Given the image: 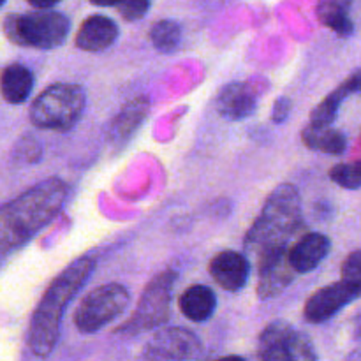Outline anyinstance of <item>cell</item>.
Masks as SVG:
<instances>
[{"instance_id":"obj_15","label":"cell","mask_w":361,"mask_h":361,"mask_svg":"<svg viewBox=\"0 0 361 361\" xmlns=\"http://www.w3.org/2000/svg\"><path fill=\"white\" fill-rule=\"evenodd\" d=\"M331 242L323 233H307L289 249V261L298 274L312 271L330 254Z\"/></svg>"},{"instance_id":"obj_10","label":"cell","mask_w":361,"mask_h":361,"mask_svg":"<svg viewBox=\"0 0 361 361\" xmlns=\"http://www.w3.org/2000/svg\"><path fill=\"white\" fill-rule=\"evenodd\" d=\"M257 298L271 300L291 286L298 271L293 268L289 261V249H286L257 259Z\"/></svg>"},{"instance_id":"obj_24","label":"cell","mask_w":361,"mask_h":361,"mask_svg":"<svg viewBox=\"0 0 361 361\" xmlns=\"http://www.w3.org/2000/svg\"><path fill=\"white\" fill-rule=\"evenodd\" d=\"M342 281L348 282L361 296V250H356L342 264Z\"/></svg>"},{"instance_id":"obj_29","label":"cell","mask_w":361,"mask_h":361,"mask_svg":"<svg viewBox=\"0 0 361 361\" xmlns=\"http://www.w3.org/2000/svg\"><path fill=\"white\" fill-rule=\"evenodd\" d=\"M94 6H101V7H108V6H118L122 0H90Z\"/></svg>"},{"instance_id":"obj_27","label":"cell","mask_w":361,"mask_h":361,"mask_svg":"<svg viewBox=\"0 0 361 361\" xmlns=\"http://www.w3.org/2000/svg\"><path fill=\"white\" fill-rule=\"evenodd\" d=\"M289 113H291V99L288 97H279L275 101L274 109H271V120L275 123H282L288 120Z\"/></svg>"},{"instance_id":"obj_2","label":"cell","mask_w":361,"mask_h":361,"mask_svg":"<svg viewBox=\"0 0 361 361\" xmlns=\"http://www.w3.org/2000/svg\"><path fill=\"white\" fill-rule=\"evenodd\" d=\"M95 263L90 257H80L56 275L55 281L46 289L44 296L39 302L37 309L32 314L28 326L27 345L32 355L37 358H46L56 348L60 338L63 314L67 305L73 302L81 288L88 282Z\"/></svg>"},{"instance_id":"obj_6","label":"cell","mask_w":361,"mask_h":361,"mask_svg":"<svg viewBox=\"0 0 361 361\" xmlns=\"http://www.w3.org/2000/svg\"><path fill=\"white\" fill-rule=\"evenodd\" d=\"M129 303L130 293L126 286L116 282L99 286L80 302L74 312V324L81 334H97L122 316Z\"/></svg>"},{"instance_id":"obj_21","label":"cell","mask_w":361,"mask_h":361,"mask_svg":"<svg viewBox=\"0 0 361 361\" xmlns=\"http://www.w3.org/2000/svg\"><path fill=\"white\" fill-rule=\"evenodd\" d=\"M302 141L310 150L324 152L330 155H341L348 148V140L344 134L330 126H307L302 130Z\"/></svg>"},{"instance_id":"obj_5","label":"cell","mask_w":361,"mask_h":361,"mask_svg":"<svg viewBox=\"0 0 361 361\" xmlns=\"http://www.w3.org/2000/svg\"><path fill=\"white\" fill-rule=\"evenodd\" d=\"M87 104V95L80 85L55 83L41 92L30 106V122L37 129H73L81 118Z\"/></svg>"},{"instance_id":"obj_20","label":"cell","mask_w":361,"mask_h":361,"mask_svg":"<svg viewBox=\"0 0 361 361\" xmlns=\"http://www.w3.org/2000/svg\"><path fill=\"white\" fill-rule=\"evenodd\" d=\"M351 6L353 0H319L316 7L317 20L341 37H348L355 30L353 20L349 18Z\"/></svg>"},{"instance_id":"obj_11","label":"cell","mask_w":361,"mask_h":361,"mask_svg":"<svg viewBox=\"0 0 361 361\" xmlns=\"http://www.w3.org/2000/svg\"><path fill=\"white\" fill-rule=\"evenodd\" d=\"M356 298H360V295L348 282H334V284L326 286V288H321L319 291H316L307 300L303 316L312 324L324 323V321L331 319L338 310L344 309L348 303H351Z\"/></svg>"},{"instance_id":"obj_26","label":"cell","mask_w":361,"mask_h":361,"mask_svg":"<svg viewBox=\"0 0 361 361\" xmlns=\"http://www.w3.org/2000/svg\"><path fill=\"white\" fill-rule=\"evenodd\" d=\"M18 161H27V162H35L41 157V145L37 140L30 136H25L23 140L18 143L16 150H14Z\"/></svg>"},{"instance_id":"obj_8","label":"cell","mask_w":361,"mask_h":361,"mask_svg":"<svg viewBox=\"0 0 361 361\" xmlns=\"http://www.w3.org/2000/svg\"><path fill=\"white\" fill-rule=\"evenodd\" d=\"M257 358L263 361H314L317 355L312 341L305 334L279 319L261 331Z\"/></svg>"},{"instance_id":"obj_7","label":"cell","mask_w":361,"mask_h":361,"mask_svg":"<svg viewBox=\"0 0 361 361\" xmlns=\"http://www.w3.org/2000/svg\"><path fill=\"white\" fill-rule=\"evenodd\" d=\"M175 282L176 271L166 270L159 274L147 286L140 300V305L134 310L129 323L123 324L120 331L140 334V331L162 326L169 319V314H171V296Z\"/></svg>"},{"instance_id":"obj_9","label":"cell","mask_w":361,"mask_h":361,"mask_svg":"<svg viewBox=\"0 0 361 361\" xmlns=\"http://www.w3.org/2000/svg\"><path fill=\"white\" fill-rule=\"evenodd\" d=\"M203 353L200 337L185 328H164L145 344L143 360H194Z\"/></svg>"},{"instance_id":"obj_22","label":"cell","mask_w":361,"mask_h":361,"mask_svg":"<svg viewBox=\"0 0 361 361\" xmlns=\"http://www.w3.org/2000/svg\"><path fill=\"white\" fill-rule=\"evenodd\" d=\"M150 41L161 53H175L182 44V27L175 20H161L150 28Z\"/></svg>"},{"instance_id":"obj_16","label":"cell","mask_w":361,"mask_h":361,"mask_svg":"<svg viewBox=\"0 0 361 361\" xmlns=\"http://www.w3.org/2000/svg\"><path fill=\"white\" fill-rule=\"evenodd\" d=\"M148 109H150V102L147 97H137L123 106L122 111L109 123V143L116 145V147H122L123 143H127L133 137V134L140 129L143 120L147 118Z\"/></svg>"},{"instance_id":"obj_28","label":"cell","mask_w":361,"mask_h":361,"mask_svg":"<svg viewBox=\"0 0 361 361\" xmlns=\"http://www.w3.org/2000/svg\"><path fill=\"white\" fill-rule=\"evenodd\" d=\"M27 2L35 9H49V7H55L60 0H27Z\"/></svg>"},{"instance_id":"obj_14","label":"cell","mask_w":361,"mask_h":361,"mask_svg":"<svg viewBox=\"0 0 361 361\" xmlns=\"http://www.w3.org/2000/svg\"><path fill=\"white\" fill-rule=\"evenodd\" d=\"M118 25L108 16L94 14L87 18L76 34V46L83 51L99 53L115 44L118 39Z\"/></svg>"},{"instance_id":"obj_3","label":"cell","mask_w":361,"mask_h":361,"mask_svg":"<svg viewBox=\"0 0 361 361\" xmlns=\"http://www.w3.org/2000/svg\"><path fill=\"white\" fill-rule=\"evenodd\" d=\"M303 226L302 197L291 183H282L268 196L263 210L257 215L245 236L247 252L256 261L271 252L289 249V242Z\"/></svg>"},{"instance_id":"obj_19","label":"cell","mask_w":361,"mask_h":361,"mask_svg":"<svg viewBox=\"0 0 361 361\" xmlns=\"http://www.w3.org/2000/svg\"><path fill=\"white\" fill-rule=\"evenodd\" d=\"M34 88V74L21 63H11L0 76V92L9 104H23Z\"/></svg>"},{"instance_id":"obj_12","label":"cell","mask_w":361,"mask_h":361,"mask_svg":"<svg viewBox=\"0 0 361 361\" xmlns=\"http://www.w3.org/2000/svg\"><path fill=\"white\" fill-rule=\"evenodd\" d=\"M210 274L222 289L236 293L249 281L250 263L242 252L222 250L210 261Z\"/></svg>"},{"instance_id":"obj_30","label":"cell","mask_w":361,"mask_h":361,"mask_svg":"<svg viewBox=\"0 0 361 361\" xmlns=\"http://www.w3.org/2000/svg\"><path fill=\"white\" fill-rule=\"evenodd\" d=\"M4 4H6V0H0V7H2Z\"/></svg>"},{"instance_id":"obj_25","label":"cell","mask_w":361,"mask_h":361,"mask_svg":"<svg viewBox=\"0 0 361 361\" xmlns=\"http://www.w3.org/2000/svg\"><path fill=\"white\" fill-rule=\"evenodd\" d=\"M150 9V0H122L118 4L120 16L126 21H137Z\"/></svg>"},{"instance_id":"obj_4","label":"cell","mask_w":361,"mask_h":361,"mask_svg":"<svg viewBox=\"0 0 361 361\" xmlns=\"http://www.w3.org/2000/svg\"><path fill=\"white\" fill-rule=\"evenodd\" d=\"M69 30V18L59 11L37 9L25 14H9L4 20V34L21 48H59L66 42Z\"/></svg>"},{"instance_id":"obj_13","label":"cell","mask_w":361,"mask_h":361,"mask_svg":"<svg viewBox=\"0 0 361 361\" xmlns=\"http://www.w3.org/2000/svg\"><path fill=\"white\" fill-rule=\"evenodd\" d=\"M215 106L219 115L228 120L249 118L257 109V94L249 83L233 81L222 88Z\"/></svg>"},{"instance_id":"obj_23","label":"cell","mask_w":361,"mask_h":361,"mask_svg":"<svg viewBox=\"0 0 361 361\" xmlns=\"http://www.w3.org/2000/svg\"><path fill=\"white\" fill-rule=\"evenodd\" d=\"M331 182L337 183L342 189L355 190L361 187V161L344 162L330 169Z\"/></svg>"},{"instance_id":"obj_17","label":"cell","mask_w":361,"mask_h":361,"mask_svg":"<svg viewBox=\"0 0 361 361\" xmlns=\"http://www.w3.org/2000/svg\"><path fill=\"white\" fill-rule=\"evenodd\" d=\"M178 305L187 319L204 323L214 316L215 309H217V296L208 286L196 284L183 291L178 300Z\"/></svg>"},{"instance_id":"obj_18","label":"cell","mask_w":361,"mask_h":361,"mask_svg":"<svg viewBox=\"0 0 361 361\" xmlns=\"http://www.w3.org/2000/svg\"><path fill=\"white\" fill-rule=\"evenodd\" d=\"M361 90V71L351 74L344 83L338 88H335L323 102L317 104V108L314 109L312 115H310V123L314 126H331L334 120L337 118L338 109L341 104L349 97V95L356 94Z\"/></svg>"},{"instance_id":"obj_1","label":"cell","mask_w":361,"mask_h":361,"mask_svg":"<svg viewBox=\"0 0 361 361\" xmlns=\"http://www.w3.org/2000/svg\"><path fill=\"white\" fill-rule=\"evenodd\" d=\"M69 196L63 180L46 178L0 207V261L27 245L55 221Z\"/></svg>"}]
</instances>
